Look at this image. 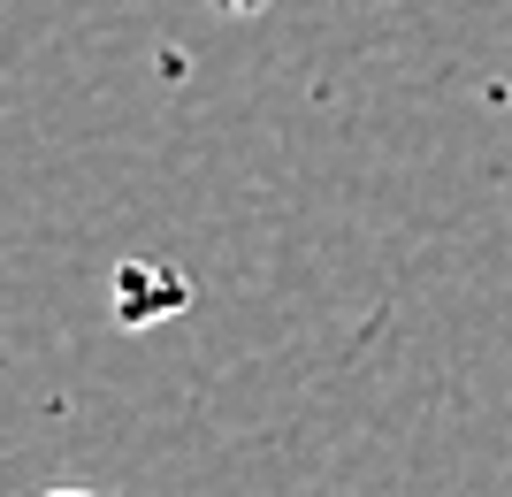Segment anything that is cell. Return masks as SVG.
I'll use <instances>...</instances> for the list:
<instances>
[{
  "label": "cell",
  "instance_id": "6da1fadb",
  "mask_svg": "<svg viewBox=\"0 0 512 497\" xmlns=\"http://www.w3.org/2000/svg\"><path fill=\"white\" fill-rule=\"evenodd\" d=\"M39 497H100V490H77V482H62V490H39Z\"/></svg>",
  "mask_w": 512,
  "mask_h": 497
}]
</instances>
